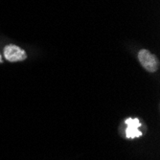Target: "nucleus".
I'll return each mask as SVG.
<instances>
[{
	"mask_svg": "<svg viewBox=\"0 0 160 160\" xmlns=\"http://www.w3.org/2000/svg\"><path fill=\"white\" fill-rule=\"evenodd\" d=\"M138 60L142 66L149 72H156L159 68V61L149 50L142 49L138 53Z\"/></svg>",
	"mask_w": 160,
	"mask_h": 160,
	"instance_id": "nucleus-1",
	"label": "nucleus"
},
{
	"mask_svg": "<svg viewBox=\"0 0 160 160\" xmlns=\"http://www.w3.org/2000/svg\"><path fill=\"white\" fill-rule=\"evenodd\" d=\"M4 57L6 60L12 62H21L27 59L26 52L14 44H9L4 48Z\"/></svg>",
	"mask_w": 160,
	"mask_h": 160,
	"instance_id": "nucleus-2",
	"label": "nucleus"
},
{
	"mask_svg": "<svg viewBox=\"0 0 160 160\" xmlns=\"http://www.w3.org/2000/svg\"><path fill=\"white\" fill-rule=\"evenodd\" d=\"M128 125V128L126 129V136L128 138H135L140 137L142 135V132L138 129L139 127H141V123L139 119H132L128 118L125 122Z\"/></svg>",
	"mask_w": 160,
	"mask_h": 160,
	"instance_id": "nucleus-3",
	"label": "nucleus"
},
{
	"mask_svg": "<svg viewBox=\"0 0 160 160\" xmlns=\"http://www.w3.org/2000/svg\"><path fill=\"white\" fill-rule=\"evenodd\" d=\"M3 62V60H2V58H1V55H0V63H2Z\"/></svg>",
	"mask_w": 160,
	"mask_h": 160,
	"instance_id": "nucleus-4",
	"label": "nucleus"
}]
</instances>
